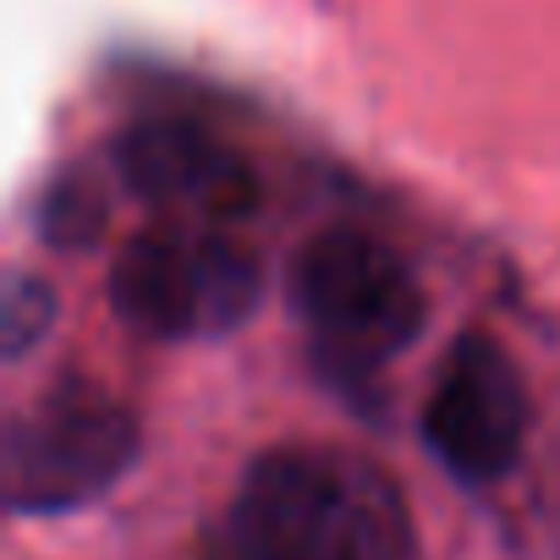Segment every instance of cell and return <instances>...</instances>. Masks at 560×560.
<instances>
[{
    "label": "cell",
    "instance_id": "obj_1",
    "mask_svg": "<svg viewBox=\"0 0 560 560\" xmlns=\"http://www.w3.org/2000/svg\"><path fill=\"white\" fill-rule=\"evenodd\" d=\"M231 560H412L418 533L407 494L380 462L341 445L264 451L225 527Z\"/></svg>",
    "mask_w": 560,
    "mask_h": 560
},
{
    "label": "cell",
    "instance_id": "obj_2",
    "mask_svg": "<svg viewBox=\"0 0 560 560\" xmlns=\"http://www.w3.org/2000/svg\"><path fill=\"white\" fill-rule=\"evenodd\" d=\"M264 298L258 258L220 225L138 231L110 264V308L154 341H214L253 319Z\"/></svg>",
    "mask_w": 560,
    "mask_h": 560
},
{
    "label": "cell",
    "instance_id": "obj_3",
    "mask_svg": "<svg viewBox=\"0 0 560 560\" xmlns=\"http://www.w3.org/2000/svg\"><path fill=\"white\" fill-rule=\"evenodd\" d=\"M292 308L319 341L325 363L369 374L407 352L429 319L423 287L401 253L380 236L336 225L298 247L292 258Z\"/></svg>",
    "mask_w": 560,
    "mask_h": 560
},
{
    "label": "cell",
    "instance_id": "obj_4",
    "mask_svg": "<svg viewBox=\"0 0 560 560\" xmlns=\"http://www.w3.org/2000/svg\"><path fill=\"white\" fill-rule=\"evenodd\" d=\"M138 462V418L94 380H67L12 412L0 489L18 516H56L100 500Z\"/></svg>",
    "mask_w": 560,
    "mask_h": 560
},
{
    "label": "cell",
    "instance_id": "obj_5",
    "mask_svg": "<svg viewBox=\"0 0 560 560\" xmlns=\"http://www.w3.org/2000/svg\"><path fill=\"white\" fill-rule=\"evenodd\" d=\"M423 440L462 483H494L516 467L527 440V385L494 336L467 330L451 341L423 407Z\"/></svg>",
    "mask_w": 560,
    "mask_h": 560
},
{
    "label": "cell",
    "instance_id": "obj_6",
    "mask_svg": "<svg viewBox=\"0 0 560 560\" xmlns=\"http://www.w3.org/2000/svg\"><path fill=\"white\" fill-rule=\"evenodd\" d=\"M110 160L132 198L176 214L182 225H231L258 203L247 160L198 121H132L110 143Z\"/></svg>",
    "mask_w": 560,
    "mask_h": 560
},
{
    "label": "cell",
    "instance_id": "obj_7",
    "mask_svg": "<svg viewBox=\"0 0 560 560\" xmlns=\"http://www.w3.org/2000/svg\"><path fill=\"white\" fill-rule=\"evenodd\" d=\"M100 231H105V203H100L94 182L78 176V171H61L45 187V198H39V236L56 242V247H67V253H78Z\"/></svg>",
    "mask_w": 560,
    "mask_h": 560
},
{
    "label": "cell",
    "instance_id": "obj_8",
    "mask_svg": "<svg viewBox=\"0 0 560 560\" xmlns=\"http://www.w3.org/2000/svg\"><path fill=\"white\" fill-rule=\"evenodd\" d=\"M50 319H56L50 287H45V280H34L28 269H12V275H7V303H0V336H7V352L23 358V352L45 336Z\"/></svg>",
    "mask_w": 560,
    "mask_h": 560
}]
</instances>
